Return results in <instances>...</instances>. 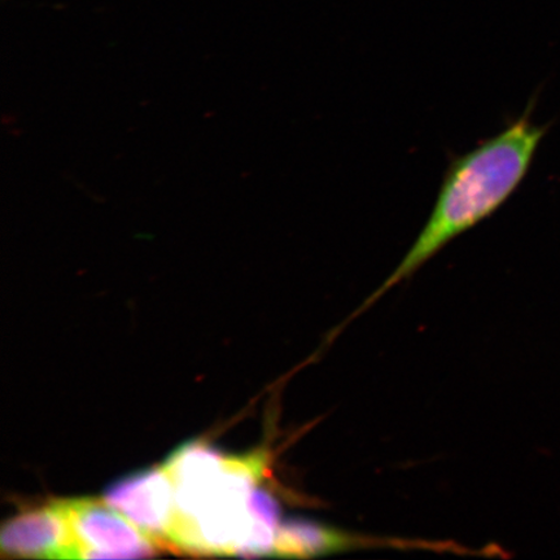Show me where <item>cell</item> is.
I'll return each mask as SVG.
<instances>
[{
  "instance_id": "4",
  "label": "cell",
  "mask_w": 560,
  "mask_h": 560,
  "mask_svg": "<svg viewBox=\"0 0 560 560\" xmlns=\"http://www.w3.org/2000/svg\"><path fill=\"white\" fill-rule=\"evenodd\" d=\"M104 502L120 511L161 549H170L167 538L175 514V494L164 467L139 471L114 482Z\"/></svg>"
},
{
  "instance_id": "3",
  "label": "cell",
  "mask_w": 560,
  "mask_h": 560,
  "mask_svg": "<svg viewBox=\"0 0 560 560\" xmlns=\"http://www.w3.org/2000/svg\"><path fill=\"white\" fill-rule=\"evenodd\" d=\"M80 550V559L144 558L159 546L107 502L83 499L59 501Z\"/></svg>"
},
{
  "instance_id": "1",
  "label": "cell",
  "mask_w": 560,
  "mask_h": 560,
  "mask_svg": "<svg viewBox=\"0 0 560 560\" xmlns=\"http://www.w3.org/2000/svg\"><path fill=\"white\" fill-rule=\"evenodd\" d=\"M535 101L521 117L464 155L452 159L429 220L401 262L362 310L411 277L453 241L480 225L515 194L534 163L549 124L532 120Z\"/></svg>"
},
{
  "instance_id": "5",
  "label": "cell",
  "mask_w": 560,
  "mask_h": 560,
  "mask_svg": "<svg viewBox=\"0 0 560 560\" xmlns=\"http://www.w3.org/2000/svg\"><path fill=\"white\" fill-rule=\"evenodd\" d=\"M0 549L9 558L80 559L79 546L59 501L21 511L5 522Z\"/></svg>"
},
{
  "instance_id": "2",
  "label": "cell",
  "mask_w": 560,
  "mask_h": 560,
  "mask_svg": "<svg viewBox=\"0 0 560 560\" xmlns=\"http://www.w3.org/2000/svg\"><path fill=\"white\" fill-rule=\"evenodd\" d=\"M269 466V454L195 455L173 474L175 514L170 549L191 555L240 552L252 525L249 499Z\"/></svg>"
},
{
  "instance_id": "6",
  "label": "cell",
  "mask_w": 560,
  "mask_h": 560,
  "mask_svg": "<svg viewBox=\"0 0 560 560\" xmlns=\"http://www.w3.org/2000/svg\"><path fill=\"white\" fill-rule=\"evenodd\" d=\"M362 537L306 520L283 521L279 525L275 557L307 558L359 548Z\"/></svg>"
}]
</instances>
